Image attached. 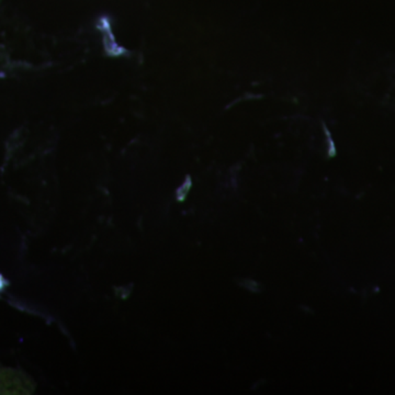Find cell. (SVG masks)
I'll list each match as a JSON object with an SVG mask.
<instances>
[]
</instances>
